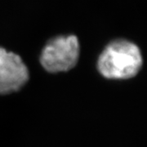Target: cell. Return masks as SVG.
<instances>
[{
  "label": "cell",
  "instance_id": "2",
  "mask_svg": "<svg viewBox=\"0 0 147 147\" xmlns=\"http://www.w3.org/2000/svg\"><path fill=\"white\" fill-rule=\"evenodd\" d=\"M79 52V42L76 36L56 37L42 49L40 62L51 73L67 71L77 64Z\"/></svg>",
  "mask_w": 147,
  "mask_h": 147
},
{
  "label": "cell",
  "instance_id": "1",
  "mask_svg": "<svg viewBox=\"0 0 147 147\" xmlns=\"http://www.w3.org/2000/svg\"><path fill=\"white\" fill-rule=\"evenodd\" d=\"M142 65L139 47L133 42L118 39L108 44L99 57L97 68L107 79H126L137 75Z\"/></svg>",
  "mask_w": 147,
  "mask_h": 147
},
{
  "label": "cell",
  "instance_id": "3",
  "mask_svg": "<svg viewBox=\"0 0 147 147\" xmlns=\"http://www.w3.org/2000/svg\"><path fill=\"white\" fill-rule=\"evenodd\" d=\"M28 79L29 70L21 58L0 47V94L18 91Z\"/></svg>",
  "mask_w": 147,
  "mask_h": 147
}]
</instances>
